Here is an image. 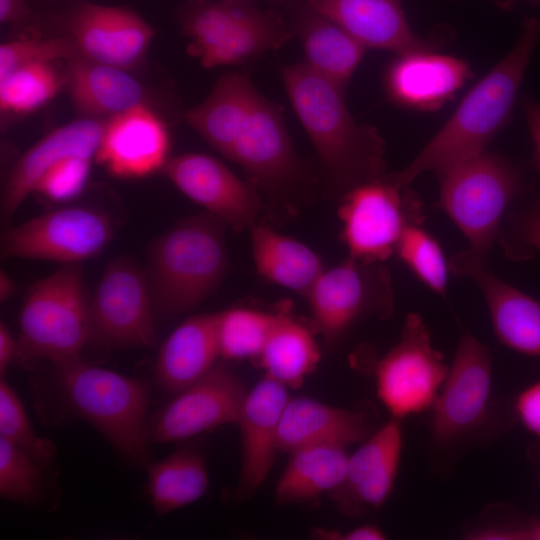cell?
Instances as JSON below:
<instances>
[{"instance_id":"6da1fadb","label":"cell","mask_w":540,"mask_h":540,"mask_svg":"<svg viewBox=\"0 0 540 540\" xmlns=\"http://www.w3.org/2000/svg\"><path fill=\"white\" fill-rule=\"evenodd\" d=\"M185 120L208 144L239 165L275 201H289L309 182L296 154L283 109L263 96L245 72L223 74Z\"/></svg>"},{"instance_id":"7a4b0ae2","label":"cell","mask_w":540,"mask_h":540,"mask_svg":"<svg viewBox=\"0 0 540 540\" xmlns=\"http://www.w3.org/2000/svg\"><path fill=\"white\" fill-rule=\"evenodd\" d=\"M280 76L314 147L330 196L341 197L387 174L385 141L376 128L354 120L345 102L344 88L304 62L283 65Z\"/></svg>"},{"instance_id":"3957f363","label":"cell","mask_w":540,"mask_h":540,"mask_svg":"<svg viewBox=\"0 0 540 540\" xmlns=\"http://www.w3.org/2000/svg\"><path fill=\"white\" fill-rule=\"evenodd\" d=\"M540 41V19L523 25L512 49L464 96L455 112L392 178L409 186L421 174H436L487 150L510 119L520 86Z\"/></svg>"},{"instance_id":"277c9868","label":"cell","mask_w":540,"mask_h":540,"mask_svg":"<svg viewBox=\"0 0 540 540\" xmlns=\"http://www.w3.org/2000/svg\"><path fill=\"white\" fill-rule=\"evenodd\" d=\"M226 228L203 212L182 219L152 243L146 274L155 307L182 314L216 291L228 270Z\"/></svg>"},{"instance_id":"5b68a950","label":"cell","mask_w":540,"mask_h":540,"mask_svg":"<svg viewBox=\"0 0 540 540\" xmlns=\"http://www.w3.org/2000/svg\"><path fill=\"white\" fill-rule=\"evenodd\" d=\"M56 383L68 409L95 427L121 454L149 464V392L140 380L84 362L54 364Z\"/></svg>"},{"instance_id":"8992f818","label":"cell","mask_w":540,"mask_h":540,"mask_svg":"<svg viewBox=\"0 0 540 540\" xmlns=\"http://www.w3.org/2000/svg\"><path fill=\"white\" fill-rule=\"evenodd\" d=\"M436 207L444 211L469 242L470 252L489 260L503 219L523 190L521 170L485 150L437 174Z\"/></svg>"},{"instance_id":"52a82bcc","label":"cell","mask_w":540,"mask_h":540,"mask_svg":"<svg viewBox=\"0 0 540 540\" xmlns=\"http://www.w3.org/2000/svg\"><path fill=\"white\" fill-rule=\"evenodd\" d=\"M19 347L54 364L80 358L92 336L81 263L64 264L28 291L19 315Z\"/></svg>"},{"instance_id":"ba28073f","label":"cell","mask_w":540,"mask_h":540,"mask_svg":"<svg viewBox=\"0 0 540 540\" xmlns=\"http://www.w3.org/2000/svg\"><path fill=\"white\" fill-rule=\"evenodd\" d=\"M492 355L470 332L459 340L448 374L430 409L431 451L450 456L489 435Z\"/></svg>"},{"instance_id":"9c48e42d","label":"cell","mask_w":540,"mask_h":540,"mask_svg":"<svg viewBox=\"0 0 540 540\" xmlns=\"http://www.w3.org/2000/svg\"><path fill=\"white\" fill-rule=\"evenodd\" d=\"M182 23L189 52L205 68L245 62L279 49L294 35L278 14L259 10L251 0L197 1Z\"/></svg>"},{"instance_id":"30bf717a","label":"cell","mask_w":540,"mask_h":540,"mask_svg":"<svg viewBox=\"0 0 540 540\" xmlns=\"http://www.w3.org/2000/svg\"><path fill=\"white\" fill-rule=\"evenodd\" d=\"M338 217L349 256L384 263L395 254L405 230L423 225L425 213L418 195L387 173L362 183L341 197Z\"/></svg>"},{"instance_id":"8fae6325","label":"cell","mask_w":540,"mask_h":540,"mask_svg":"<svg viewBox=\"0 0 540 540\" xmlns=\"http://www.w3.org/2000/svg\"><path fill=\"white\" fill-rule=\"evenodd\" d=\"M306 299L327 345L366 318L389 319L394 310L391 275L382 262L348 256L324 269Z\"/></svg>"},{"instance_id":"7c38bea8","label":"cell","mask_w":540,"mask_h":540,"mask_svg":"<svg viewBox=\"0 0 540 540\" xmlns=\"http://www.w3.org/2000/svg\"><path fill=\"white\" fill-rule=\"evenodd\" d=\"M448 371L421 316L409 313L398 342L374 365L377 396L403 420L432 408Z\"/></svg>"},{"instance_id":"4fadbf2b","label":"cell","mask_w":540,"mask_h":540,"mask_svg":"<svg viewBox=\"0 0 540 540\" xmlns=\"http://www.w3.org/2000/svg\"><path fill=\"white\" fill-rule=\"evenodd\" d=\"M110 217L86 206H68L7 228L2 259H32L76 264L99 255L113 237Z\"/></svg>"},{"instance_id":"5bb4252c","label":"cell","mask_w":540,"mask_h":540,"mask_svg":"<svg viewBox=\"0 0 540 540\" xmlns=\"http://www.w3.org/2000/svg\"><path fill=\"white\" fill-rule=\"evenodd\" d=\"M154 307L147 274L132 260L115 258L105 267L90 301L92 336L111 347L152 348Z\"/></svg>"},{"instance_id":"9a60e30c","label":"cell","mask_w":540,"mask_h":540,"mask_svg":"<svg viewBox=\"0 0 540 540\" xmlns=\"http://www.w3.org/2000/svg\"><path fill=\"white\" fill-rule=\"evenodd\" d=\"M247 394L242 380L217 362L148 420V440L183 441L221 425L237 424Z\"/></svg>"},{"instance_id":"2e32d148","label":"cell","mask_w":540,"mask_h":540,"mask_svg":"<svg viewBox=\"0 0 540 540\" xmlns=\"http://www.w3.org/2000/svg\"><path fill=\"white\" fill-rule=\"evenodd\" d=\"M162 172L185 196L232 230L240 232L256 224L263 208L257 187L218 159L186 153L170 158Z\"/></svg>"},{"instance_id":"e0dca14e","label":"cell","mask_w":540,"mask_h":540,"mask_svg":"<svg viewBox=\"0 0 540 540\" xmlns=\"http://www.w3.org/2000/svg\"><path fill=\"white\" fill-rule=\"evenodd\" d=\"M401 423L391 417L348 457L343 481L328 494L342 514L363 516L379 509L391 495L403 447Z\"/></svg>"},{"instance_id":"ac0fdd59","label":"cell","mask_w":540,"mask_h":540,"mask_svg":"<svg viewBox=\"0 0 540 540\" xmlns=\"http://www.w3.org/2000/svg\"><path fill=\"white\" fill-rule=\"evenodd\" d=\"M488 262L465 249L448 264L451 272L471 279L481 291L500 343L517 353L540 357V301L496 277Z\"/></svg>"},{"instance_id":"d6986e66","label":"cell","mask_w":540,"mask_h":540,"mask_svg":"<svg viewBox=\"0 0 540 540\" xmlns=\"http://www.w3.org/2000/svg\"><path fill=\"white\" fill-rule=\"evenodd\" d=\"M170 150L165 122L144 103L109 118L95 160L118 178H143L162 171Z\"/></svg>"},{"instance_id":"ffe728a7","label":"cell","mask_w":540,"mask_h":540,"mask_svg":"<svg viewBox=\"0 0 540 540\" xmlns=\"http://www.w3.org/2000/svg\"><path fill=\"white\" fill-rule=\"evenodd\" d=\"M68 31L81 56L122 69L136 64L154 37L152 26L136 12L93 3L71 14Z\"/></svg>"},{"instance_id":"44dd1931","label":"cell","mask_w":540,"mask_h":540,"mask_svg":"<svg viewBox=\"0 0 540 540\" xmlns=\"http://www.w3.org/2000/svg\"><path fill=\"white\" fill-rule=\"evenodd\" d=\"M288 400L287 387L266 374L248 392L237 422L241 432L239 498L253 495L270 473L278 451L279 423Z\"/></svg>"},{"instance_id":"7402d4cb","label":"cell","mask_w":540,"mask_h":540,"mask_svg":"<svg viewBox=\"0 0 540 540\" xmlns=\"http://www.w3.org/2000/svg\"><path fill=\"white\" fill-rule=\"evenodd\" d=\"M435 49L398 54L388 67L384 86L388 98L398 105L432 111L450 100L472 77L461 58Z\"/></svg>"},{"instance_id":"603a6c76","label":"cell","mask_w":540,"mask_h":540,"mask_svg":"<svg viewBox=\"0 0 540 540\" xmlns=\"http://www.w3.org/2000/svg\"><path fill=\"white\" fill-rule=\"evenodd\" d=\"M308 7L332 21L365 47L398 54L436 49L409 25L400 0H305Z\"/></svg>"},{"instance_id":"cb8c5ba5","label":"cell","mask_w":540,"mask_h":540,"mask_svg":"<svg viewBox=\"0 0 540 540\" xmlns=\"http://www.w3.org/2000/svg\"><path fill=\"white\" fill-rule=\"evenodd\" d=\"M103 126L93 118L76 120L51 131L27 150L6 182L1 199L2 221L13 217L42 176L57 162L70 156L95 159Z\"/></svg>"},{"instance_id":"d4e9b609","label":"cell","mask_w":540,"mask_h":540,"mask_svg":"<svg viewBox=\"0 0 540 540\" xmlns=\"http://www.w3.org/2000/svg\"><path fill=\"white\" fill-rule=\"evenodd\" d=\"M367 409H344L309 397H295L284 407L278 428V451L291 453L304 446L346 447L363 442L374 431Z\"/></svg>"},{"instance_id":"484cf974","label":"cell","mask_w":540,"mask_h":540,"mask_svg":"<svg viewBox=\"0 0 540 540\" xmlns=\"http://www.w3.org/2000/svg\"><path fill=\"white\" fill-rule=\"evenodd\" d=\"M218 357L217 313L189 317L159 349L155 364L157 383L165 392L176 395L203 377Z\"/></svg>"},{"instance_id":"4316f807","label":"cell","mask_w":540,"mask_h":540,"mask_svg":"<svg viewBox=\"0 0 540 540\" xmlns=\"http://www.w3.org/2000/svg\"><path fill=\"white\" fill-rule=\"evenodd\" d=\"M64 74L74 108L86 116H115L143 104L141 83L125 69L77 55L67 60Z\"/></svg>"},{"instance_id":"83f0119b","label":"cell","mask_w":540,"mask_h":540,"mask_svg":"<svg viewBox=\"0 0 540 540\" xmlns=\"http://www.w3.org/2000/svg\"><path fill=\"white\" fill-rule=\"evenodd\" d=\"M292 30L300 39L304 63L345 89L366 47L308 6L297 15Z\"/></svg>"},{"instance_id":"f1b7e54d","label":"cell","mask_w":540,"mask_h":540,"mask_svg":"<svg viewBox=\"0 0 540 540\" xmlns=\"http://www.w3.org/2000/svg\"><path fill=\"white\" fill-rule=\"evenodd\" d=\"M249 230L258 274L306 298L324 270L319 255L304 243L269 227L256 223Z\"/></svg>"},{"instance_id":"f546056e","label":"cell","mask_w":540,"mask_h":540,"mask_svg":"<svg viewBox=\"0 0 540 540\" xmlns=\"http://www.w3.org/2000/svg\"><path fill=\"white\" fill-rule=\"evenodd\" d=\"M345 448L319 444L292 451L275 487L276 502L280 505L308 503L338 487L347 469L349 456Z\"/></svg>"},{"instance_id":"4dcf8cb0","label":"cell","mask_w":540,"mask_h":540,"mask_svg":"<svg viewBox=\"0 0 540 540\" xmlns=\"http://www.w3.org/2000/svg\"><path fill=\"white\" fill-rule=\"evenodd\" d=\"M146 490L158 515L167 514L201 498L208 487V472L201 451L189 444L147 466Z\"/></svg>"},{"instance_id":"1f68e13d","label":"cell","mask_w":540,"mask_h":540,"mask_svg":"<svg viewBox=\"0 0 540 540\" xmlns=\"http://www.w3.org/2000/svg\"><path fill=\"white\" fill-rule=\"evenodd\" d=\"M319 346L310 329L286 311L277 322L258 357L266 375L286 387L299 388L318 365Z\"/></svg>"},{"instance_id":"d6a6232c","label":"cell","mask_w":540,"mask_h":540,"mask_svg":"<svg viewBox=\"0 0 540 540\" xmlns=\"http://www.w3.org/2000/svg\"><path fill=\"white\" fill-rule=\"evenodd\" d=\"M278 314L241 307L217 312L220 357L226 360L258 359Z\"/></svg>"},{"instance_id":"836d02e7","label":"cell","mask_w":540,"mask_h":540,"mask_svg":"<svg viewBox=\"0 0 540 540\" xmlns=\"http://www.w3.org/2000/svg\"><path fill=\"white\" fill-rule=\"evenodd\" d=\"M64 84L52 63H35L15 69L0 79V109L26 114L52 100Z\"/></svg>"},{"instance_id":"e575fe53","label":"cell","mask_w":540,"mask_h":540,"mask_svg":"<svg viewBox=\"0 0 540 540\" xmlns=\"http://www.w3.org/2000/svg\"><path fill=\"white\" fill-rule=\"evenodd\" d=\"M43 462L0 438V495L21 504H39L46 494Z\"/></svg>"},{"instance_id":"d590c367","label":"cell","mask_w":540,"mask_h":540,"mask_svg":"<svg viewBox=\"0 0 540 540\" xmlns=\"http://www.w3.org/2000/svg\"><path fill=\"white\" fill-rule=\"evenodd\" d=\"M395 254L424 285L445 297L449 264L438 241L422 225L405 230Z\"/></svg>"},{"instance_id":"8d00e7d4","label":"cell","mask_w":540,"mask_h":540,"mask_svg":"<svg viewBox=\"0 0 540 540\" xmlns=\"http://www.w3.org/2000/svg\"><path fill=\"white\" fill-rule=\"evenodd\" d=\"M0 438L46 463L56 453L52 441L36 434L16 391L3 378L0 382Z\"/></svg>"},{"instance_id":"74e56055","label":"cell","mask_w":540,"mask_h":540,"mask_svg":"<svg viewBox=\"0 0 540 540\" xmlns=\"http://www.w3.org/2000/svg\"><path fill=\"white\" fill-rule=\"evenodd\" d=\"M498 243L505 256L517 262L540 252V190L525 206L506 213Z\"/></svg>"},{"instance_id":"f35d334b","label":"cell","mask_w":540,"mask_h":540,"mask_svg":"<svg viewBox=\"0 0 540 540\" xmlns=\"http://www.w3.org/2000/svg\"><path fill=\"white\" fill-rule=\"evenodd\" d=\"M77 55L79 51L70 36L5 42L0 46V79L25 65L70 60Z\"/></svg>"},{"instance_id":"ab89813d","label":"cell","mask_w":540,"mask_h":540,"mask_svg":"<svg viewBox=\"0 0 540 540\" xmlns=\"http://www.w3.org/2000/svg\"><path fill=\"white\" fill-rule=\"evenodd\" d=\"M93 158L66 157L52 166L39 180L34 192L55 202L69 201L85 188Z\"/></svg>"},{"instance_id":"60d3db41","label":"cell","mask_w":540,"mask_h":540,"mask_svg":"<svg viewBox=\"0 0 540 540\" xmlns=\"http://www.w3.org/2000/svg\"><path fill=\"white\" fill-rule=\"evenodd\" d=\"M514 412L522 426L540 438V378L517 395Z\"/></svg>"},{"instance_id":"b9f144b4","label":"cell","mask_w":540,"mask_h":540,"mask_svg":"<svg viewBox=\"0 0 540 540\" xmlns=\"http://www.w3.org/2000/svg\"><path fill=\"white\" fill-rule=\"evenodd\" d=\"M312 536L326 540H384L386 534L375 524H362L348 531L316 528Z\"/></svg>"},{"instance_id":"7bdbcfd3","label":"cell","mask_w":540,"mask_h":540,"mask_svg":"<svg viewBox=\"0 0 540 540\" xmlns=\"http://www.w3.org/2000/svg\"><path fill=\"white\" fill-rule=\"evenodd\" d=\"M523 110L533 144V164L540 172V103L525 98Z\"/></svg>"},{"instance_id":"ee69618b","label":"cell","mask_w":540,"mask_h":540,"mask_svg":"<svg viewBox=\"0 0 540 540\" xmlns=\"http://www.w3.org/2000/svg\"><path fill=\"white\" fill-rule=\"evenodd\" d=\"M20 352L19 342L15 340L8 327L0 324V375L3 378L9 365Z\"/></svg>"},{"instance_id":"f6af8a7d","label":"cell","mask_w":540,"mask_h":540,"mask_svg":"<svg viewBox=\"0 0 540 540\" xmlns=\"http://www.w3.org/2000/svg\"><path fill=\"white\" fill-rule=\"evenodd\" d=\"M29 13L26 0H0V22L2 24L23 21Z\"/></svg>"},{"instance_id":"bcb514c9","label":"cell","mask_w":540,"mask_h":540,"mask_svg":"<svg viewBox=\"0 0 540 540\" xmlns=\"http://www.w3.org/2000/svg\"><path fill=\"white\" fill-rule=\"evenodd\" d=\"M16 283L14 279L4 270L0 271V300L5 302L16 292Z\"/></svg>"},{"instance_id":"7dc6e473","label":"cell","mask_w":540,"mask_h":540,"mask_svg":"<svg viewBox=\"0 0 540 540\" xmlns=\"http://www.w3.org/2000/svg\"><path fill=\"white\" fill-rule=\"evenodd\" d=\"M525 540H540V518H535L528 521Z\"/></svg>"}]
</instances>
